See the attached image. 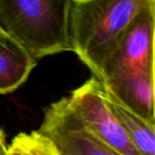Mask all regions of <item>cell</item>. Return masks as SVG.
<instances>
[{
  "label": "cell",
  "instance_id": "cell-1",
  "mask_svg": "<svg viewBox=\"0 0 155 155\" xmlns=\"http://www.w3.org/2000/svg\"><path fill=\"white\" fill-rule=\"evenodd\" d=\"M148 0H71L72 52L100 80L104 65Z\"/></svg>",
  "mask_w": 155,
  "mask_h": 155
},
{
  "label": "cell",
  "instance_id": "cell-2",
  "mask_svg": "<svg viewBox=\"0 0 155 155\" xmlns=\"http://www.w3.org/2000/svg\"><path fill=\"white\" fill-rule=\"evenodd\" d=\"M71 0H0V28L34 61L72 51Z\"/></svg>",
  "mask_w": 155,
  "mask_h": 155
},
{
  "label": "cell",
  "instance_id": "cell-3",
  "mask_svg": "<svg viewBox=\"0 0 155 155\" xmlns=\"http://www.w3.org/2000/svg\"><path fill=\"white\" fill-rule=\"evenodd\" d=\"M155 1L148 0L102 69L100 82L154 74Z\"/></svg>",
  "mask_w": 155,
  "mask_h": 155
},
{
  "label": "cell",
  "instance_id": "cell-4",
  "mask_svg": "<svg viewBox=\"0 0 155 155\" xmlns=\"http://www.w3.org/2000/svg\"><path fill=\"white\" fill-rule=\"evenodd\" d=\"M67 100L79 120L99 139L121 155H140L110 112L104 86L98 79H89Z\"/></svg>",
  "mask_w": 155,
  "mask_h": 155
},
{
  "label": "cell",
  "instance_id": "cell-5",
  "mask_svg": "<svg viewBox=\"0 0 155 155\" xmlns=\"http://www.w3.org/2000/svg\"><path fill=\"white\" fill-rule=\"evenodd\" d=\"M37 132L52 142L60 155H121L84 127L70 108L67 97L46 110Z\"/></svg>",
  "mask_w": 155,
  "mask_h": 155
},
{
  "label": "cell",
  "instance_id": "cell-6",
  "mask_svg": "<svg viewBox=\"0 0 155 155\" xmlns=\"http://www.w3.org/2000/svg\"><path fill=\"white\" fill-rule=\"evenodd\" d=\"M106 91L122 105L148 122L155 124L154 74H143L106 82Z\"/></svg>",
  "mask_w": 155,
  "mask_h": 155
},
{
  "label": "cell",
  "instance_id": "cell-7",
  "mask_svg": "<svg viewBox=\"0 0 155 155\" xmlns=\"http://www.w3.org/2000/svg\"><path fill=\"white\" fill-rule=\"evenodd\" d=\"M34 61L5 33H0V94H9L27 81Z\"/></svg>",
  "mask_w": 155,
  "mask_h": 155
},
{
  "label": "cell",
  "instance_id": "cell-8",
  "mask_svg": "<svg viewBox=\"0 0 155 155\" xmlns=\"http://www.w3.org/2000/svg\"><path fill=\"white\" fill-rule=\"evenodd\" d=\"M105 99L110 112L140 155H155V124L130 110L106 91Z\"/></svg>",
  "mask_w": 155,
  "mask_h": 155
},
{
  "label": "cell",
  "instance_id": "cell-9",
  "mask_svg": "<svg viewBox=\"0 0 155 155\" xmlns=\"http://www.w3.org/2000/svg\"><path fill=\"white\" fill-rule=\"evenodd\" d=\"M2 155H60L52 142L37 131L19 133Z\"/></svg>",
  "mask_w": 155,
  "mask_h": 155
},
{
  "label": "cell",
  "instance_id": "cell-10",
  "mask_svg": "<svg viewBox=\"0 0 155 155\" xmlns=\"http://www.w3.org/2000/svg\"><path fill=\"white\" fill-rule=\"evenodd\" d=\"M7 143H5V135L2 130H0V155H2L7 150Z\"/></svg>",
  "mask_w": 155,
  "mask_h": 155
},
{
  "label": "cell",
  "instance_id": "cell-11",
  "mask_svg": "<svg viewBox=\"0 0 155 155\" xmlns=\"http://www.w3.org/2000/svg\"><path fill=\"white\" fill-rule=\"evenodd\" d=\"M1 32H3V31H2V30H1V28H0V33H1Z\"/></svg>",
  "mask_w": 155,
  "mask_h": 155
}]
</instances>
